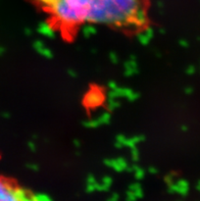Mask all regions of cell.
Masks as SVG:
<instances>
[{
	"label": "cell",
	"instance_id": "6da1fadb",
	"mask_svg": "<svg viewBox=\"0 0 200 201\" xmlns=\"http://www.w3.org/2000/svg\"><path fill=\"white\" fill-rule=\"evenodd\" d=\"M47 25L61 37L87 27L123 34L143 33L150 24V0H31Z\"/></svg>",
	"mask_w": 200,
	"mask_h": 201
},
{
	"label": "cell",
	"instance_id": "7a4b0ae2",
	"mask_svg": "<svg viewBox=\"0 0 200 201\" xmlns=\"http://www.w3.org/2000/svg\"><path fill=\"white\" fill-rule=\"evenodd\" d=\"M0 201H50L12 178L0 175Z\"/></svg>",
	"mask_w": 200,
	"mask_h": 201
}]
</instances>
